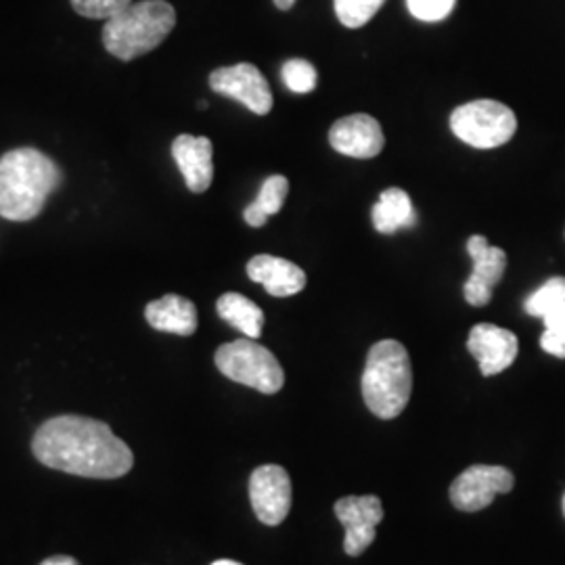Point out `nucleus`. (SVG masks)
Here are the masks:
<instances>
[{"label":"nucleus","mask_w":565,"mask_h":565,"mask_svg":"<svg viewBox=\"0 0 565 565\" xmlns=\"http://www.w3.org/2000/svg\"><path fill=\"white\" fill-rule=\"evenodd\" d=\"M467 252L473 260V273L463 285L465 300L480 308L490 303L494 285L505 275L507 254L501 247H492L482 235L467 239Z\"/></svg>","instance_id":"obj_11"},{"label":"nucleus","mask_w":565,"mask_h":565,"mask_svg":"<svg viewBox=\"0 0 565 565\" xmlns=\"http://www.w3.org/2000/svg\"><path fill=\"white\" fill-rule=\"evenodd\" d=\"M363 398L380 419H396L413 392V366L403 343L382 340L369 350L364 364Z\"/></svg>","instance_id":"obj_4"},{"label":"nucleus","mask_w":565,"mask_h":565,"mask_svg":"<svg viewBox=\"0 0 565 565\" xmlns=\"http://www.w3.org/2000/svg\"><path fill=\"white\" fill-rule=\"evenodd\" d=\"M545 333L541 338V348L546 354L565 359V303H557L543 312Z\"/></svg>","instance_id":"obj_20"},{"label":"nucleus","mask_w":565,"mask_h":565,"mask_svg":"<svg viewBox=\"0 0 565 565\" xmlns=\"http://www.w3.org/2000/svg\"><path fill=\"white\" fill-rule=\"evenodd\" d=\"M74 11L88 20H111L121 13L132 0H70Z\"/></svg>","instance_id":"obj_24"},{"label":"nucleus","mask_w":565,"mask_h":565,"mask_svg":"<svg viewBox=\"0 0 565 565\" xmlns=\"http://www.w3.org/2000/svg\"><path fill=\"white\" fill-rule=\"evenodd\" d=\"M329 142L342 156L356 158V160H371L382 153L385 137L382 124L373 116L354 114V116H345L331 126Z\"/></svg>","instance_id":"obj_12"},{"label":"nucleus","mask_w":565,"mask_h":565,"mask_svg":"<svg viewBox=\"0 0 565 565\" xmlns=\"http://www.w3.org/2000/svg\"><path fill=\"white\" fill-rule=\"evenodd\" d=\"M450 128L455 137L476 149H494L513 139L518 118L503 103L480 99L457 107L450 116Z\"/></svg>","instance_id":"obj_6"},{"label":"nucleus","mask_w":565,"mask_h":565,"mask_svg":"<svg viewBox=\"0 0 565 565\" xmlns=\"http://www.w3.org/2000/svg\"><path fill=\"white\" fill-rule=\"evenodd\" d=\"M32 450L51 469L95 480L121 478L135 465L130 446L109 425L78 415H61L42 424Z\"/></svg>","instance_id":"obj_1"},{"label":"nucleus","mask_w":565,"mask_h":565,"mask_svg":"<svg viewBox=\"0 0 565 565\" xmlns=\"http://www.w3.org/2000/svg\"><path fill=\"white\" fill-rule=\"evenodd\" d=\"M41 565H81L74 557L70 555H55V557H49L44 559Z\"/></svg>","instance_id":"obj_26"},{"label":"nucleus","mask_w":565,"mask_h":565,"mask_svg":"<svg viewBox=\"0 0 565 565\" xmlns=\"http://www.w3.org/2000/svg\"><path fill=\"white\" fill-rule=\"evenodd\" d=\"M373 226L382 235H394L401 228H408L417 223L415 210L408 193L403 189H385L377 203L373 205Z\"/></svg>","instance_id":"obj_17"},{"label":"nucleus","mask_w":565,"mask_h":565,"mask_svg":"<svg viewBox=\"0 0 565 565\" xmlns=\"http://www.w3.org/2000/svg\"><path fill=\"white\" fill-rule=\"evenodd\" d=\"M177 25V11L166 0H142L126 7L103 28V46L116 60H139L156 51Z\"/></svg>","instance_id":"obj_3"},{"label":"nucleus","mask_w":565,"mask_h":565,"mask_svg":"<svg viewBox=\"0 0 565 565\" xmlns=\"http://www.w3.org/2000/svg\"><path fill=\"white\" fill-rule=\"evenodd\" d=\"M281 76L285 86L296 95L312 93L317 88V82H319V74H317L315 65L306 60L285 61L281 67Z\"/></svg>","instance_id":"obj_22"},{"label":"nucleus","mask_w":565,"mask_h":565,"mask_svg":"<svg viewBox=\"0 0 565 565\" xmlns=\"http://www.w3.org/2000/svg\"><path fill=\"white\" fill-rule=\"evenodd\" d=\"M247 277L254 282H260L275 298L296 296L306 287V273L298 264L268 254L254 256L247 263Z\"/></svg>","instance_id":"obj_15"},{"label":"nucleus","mask_w":565,"mask_h":565,"mask_svg":"<svg viewBox=\"0 0 565 565\" xmlns=\"http://www.w3.org/2000/svg\"><path fill=\"white\" fill-rule=\"evenodd\" d=\"M557 303H565V277H553L539 287L527 300H525V312L530 317H543L548 308L557 306Z\"/></svg>","instance_id":"obj_23"},{"label":"nucleus","mask_w":565,"mask_h":565,"mask_svg":"<svg viewBox=\"0 0 565 565\" xmlns=\"http://www.w3.org/2000/svg\"><path fill=\"white\" fill-rule=\"evenodd\" d=\"M172 158L191 193H205L214 181V147L207 137L181 135L172 142Z\"/></svg>","instance_id":"obj_14"},{"label":"nucleus","mask_w":565,"mask_h":565,"mask_svg":"<svg viewBox=\"0 0 565 565\" xmlns=\"http://www.w3.org/2000/svg\"><path fill=\"white\" fill-rule=\"evenodd\" d=\"M294 2H296V0H275L277 9H281V11H289V9L294 7Z\"/></svg>","instance_id":"obj_27"},{"label":"nucleus","mask_w":565,"mask_h":565,"mask_svg":"<svg viewBox=\"0 0 565 565\" xmlns=\"http://www.w3.org/2000/svg\"><path fill=\"white\" fill-rule=\"evenodd\" d=\"M216 310H218L221 319L233 324L235 329H239L245 338L258 340L263 335V308L242 294H235V291L224 294L216 302Z\"/></svg>","instance_id":"obj_18"},{"label":"nucleus","mask_w":565,"mask_h":565,"mask_svg":"<svg viewBox=\"0 0 565 565\" xmlns=\"http://www.w3.org/2000/svg\"><path fill=\"white\" fill-rule=\"evenodd\" d=\"M335 515L345 527L343 551L350 557L363 555L375 541V527L384 520L382 501L373 494L366 497H343L335 503Z\"/></svg>","instance_id":"obj_9"},{"label":"nucleus","mask_w":565,"mask_h":565,"mask_svg":"<svg viewBox=\"0 0 565 565\" xmlns=\"http://www.w3.org/2000/svg\"><path fill=\"white\" fill-rule=\"evenodd\" d=\"M513 473L499 465H471L450 486V501L459 511L476 513L494 503V497L513 490Z\"/></svg>","instance_id":"obj_7"},{"label":"nucleus","mask_w":565,"mask_h":565,"mask_svg":"<svg viewBox=\"0 0 565 565\" xmlns=\"http://www.w3.org/2000/svg\"><path fill=\"white\" fill-rule=\"evenodd\" d=\"M212 565H243L239 562H233V559H218V562H214Z\"/></svg>","instance_id":"obj_28"},{"label":"nucleus","mask_w":565,"mask_h":565,"mask_svg":"<svg viewBox=\"0 0 565 565\" xmlns=\"http://www.w3.org/2000/svg\"><path fill=\"white\" fill-rule=\"evenodd\" d=\"M455 4L457 0H406L408 13L415 20L425 21V23L445 21L452 13Z\"/></svg>","instance_id":"obj_25"},{"label":"nucleus","mask_w":565,"mask_h":565,"mask_svg":"<svg viewBox=\"0 0 565 565\" xmlns=\"http://www.w3.org/2000/svg\"><path fill=\"white\" fill-rule=\"evenodd\" d=\"M289 193V181L281 177V174H273L264 181L263 189L258 193V200L249 203L243 212L245 223L254 228H260L266 224V221L275 214L281 212L282 203L287 200Z\"/></svg>","instance_id":"obj_19"},{"label":"nucleus","mask_w":565,"mask_h":565,"mask_svg":"<svg viewBox=\"0 0 565 565\" xmlns=\"http://www.w3.org/2000/svg\"><path fill=\"white\" fill-rule=\"evenodd\" d=\"M333 2H335L338 20L342 21L345 28L356 30L377 15L385 0H333Z\"/></svg>","instance_id":"obj_21"},{"label":"nucleus","mask_w":565,"mask_h":565,"mask_svg":"<svg viewBox=\"0 0 565 565\" xmlns=\"http://www.w3.org/2000/svg\"><path fill=\"white\" fill-rule=\"evenodd\" d=\"M210 88L218 95L243 103L256 116L270 114L275 103L263 72L252 63H237L214 70L210 74Z\"/></svg>","instance_id":"obj_8"},{"label":"nucleus","mask_w":565,"mask_h":565,"mask_svg":"<svg viewBox=\"0 0 565 565\" xmlns=\"http://www.w3.org/2000/svg\"><path fill=\"white\" fill-rule=\"evenodd\" d=\"M564 515H565V494H564Z\"/></svg>","instance_id":"obj_29"},{"label":"nucleus","mask_w":565,"mask_h":565,"mask_svg":"<svg viewBox=\"0 0 565 565\" xmlns=\"http://www.w3.org/2000/svg\"><path fill=\"white\" fill-rule=\"evenodd\" d=\"M469 352L478 359L484 377L503 373L518 359L520 343L515 333L497 324L480 323L469 331Z\"/></svg>","instance_id":"obj_13"},{"label":"nucleus","mask_w":565,"mask_h":565,"mask_svg":"<svg viewBox=\"0 0 565 565\" xmlns=\"http://www.w3.org/2000/svg\"><path fill=\"white\" fill-rule=\"evenodd\" d=\"M63 181L60 166L34 147L0 158V216L13 223L34 221Z\"/></svg>","instance_id":"obj_2"},{"label":"nucleus","mask_w":565,"mask_h":565,"mask_svg":"<svg viewBox=\"0 0 565 565\" xmlns=\"http://www.w3.org/2000/svg\"><path fill=\"white\" fill-rule=\"evenodd\" d=\"M145 319L156 331L174 335H193L198 331L195 303L177 294H168L156 302L147 303Z\"/></svg>","instance_id":"obj_16"},{"label":"nucleus","mask_w":565,"mask_h":565,"mask_svg":"<svg viewBox=\"0 0 565 565\" xmlns=\"http://www.w3.org/2000/svg\"><path fill=\"white\" fill-rule=\"evenodd\" d=\"M214 361L224 377L263 394H277L285 384V373L277 356L249 338L224 343L216 350Z\"/></svg>","instance_id":"obj_5"},{"label":"nucleus","mask_w":565,"mask_h":565,"mask_svg":"<svg viewBox=\"0 0 565 565\" xmlns=\"http://www.w3.org/2000/svg\"><path fill=\"white\" fill-rule=\"evenodd\" d=\"M249 499L258 520L279 525L291 509V480L281 465H263L249 478Z\"/></svg>","instance_id":"obj_10"}]
</instances>
